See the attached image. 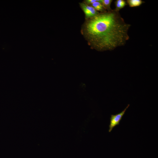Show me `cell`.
I'll return each mask as SVG.
<instances>
[{
    "instance_id": "cell-1",
    "label": "cell",
    "mask_w": 158,
    "mask_h": 158,
    "mask_svg": "<svg viewBox=\"0 0 158 158\" xmlns=\"http://www.w3.org/2000/svg\"><path fill=\"white\" fill-rule=\"evenodd\" d=\"M131 26L125 22L119 11L112 9L85 20L81 32L92 49L111 51L126 44Z\"/></svg>"
},
{
    "instance_id": "cell-2",
    "label": "cell",
    "mask_w": 158,
    "mask_h": 158,
    "mask_svg": "<svg viewBox=\"0 0 158 158\" xmlns=\"http://www.w3.org/2000/svg\"><path fill=\"white\" fill-rule=\"evenodd\" d=\"M130 106L128 104L126 108L120 113L115 115H111L110 118L109 132H110L116 126L119 125L120 121L125 114L126 111Z\"/></svg>"
},
{
    "instance_id": "cell-3",
    "label": "cell",
    "mask_w": 158,
    "mask_h": 158,
    "mask_svg": "<svg viewBox=\"0 0 158 158\" xmlns=\"http://www.w3.org/2000/svg\"><path fill=\"white\" fill-rule=\"evenodd\" d=\"M80 6L85 15V20L92 18L99 13L91 6L88 5L83 2L79 3Z\"/></svg>"
},
{
    "instance_id": "cell-4",
    "label": "cell",
    "mask_w": 158,
    "mask_h": 158,
    "mask_svg": "<svg viewBox=\"0 0 158 158\" xmlns=\"http://www.w3.org/2000/svg\"><path fill=\"white\" fill-rule=\"evenodd\" d=\"M95 9L99 12H104L107 11L105 9L102 4L100 2V0H97L91 5Z\"/></svg>"
},
{
    "instance_id": "cell-5",
    "label": "cell",
    "mask_w": 158,
    "mask_h": 158,
    "mask_svg": "<svg viewBox=\"0 0 158 158\" xmlns=\"http://www.w3.org/2000/svg\"><path fill=\"white\" fill-rule=\"evenodd\" d=\"M126 1L127 4L130 7L139 6L145 3L142 0H127Z\"/></svg>"
},
{
    "instance_id": "cell-6",
    "label": "cell",
    "mask_w": 158,
    "mask_h": 158,
    "mask_svg": "<svg viewBox=\"0 0 158 158\" xmlns=\"http://www.w3.org/2000/svg\"><path fill=\"white\" fill-rule=\"evenodd\" d=\"M114 3L115 6L114 9L118 11L127 5L126 1L124 0H116Z\"/></svg>"
},
{
    "instance_id": "cell-7",
    "label": "cell",
    "mask_w": 158,
    "mask_h": 158,
    "mask_svg": "<svg viewBox=\"0 0 158 158\" xmlns=\"http://www.w3.org/2000/svg\"><path fill=\"white\" fill-rule=\"evenodd\" d=\"M112 0H100V2L107 11H110L112 9L111 8Z\"/></svg>"
},
{
    "instance_id": "cell-8",
    "label": "cell",
    "mask_w": 158,
    "mask_h": 158,
    "mask_svg": "<svg viewBox=\"0 0 158 158\" xmlns=\"http://www.w3.org/2000/svg\"><path fill=\"white\" fill-rule=\"evenodd\" d=\"M97 0H85L83 2L91 6L92 4L96 1Z\"/></svg>"
}]
</instances>
